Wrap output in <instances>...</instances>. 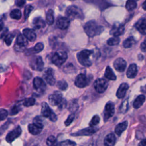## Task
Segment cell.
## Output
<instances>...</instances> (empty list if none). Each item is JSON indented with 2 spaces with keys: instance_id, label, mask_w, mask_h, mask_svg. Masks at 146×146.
Listing matches in <instances>:
<instances>
[{
  "instance_id": "cell-1",
  "label": "cell",
  "mask_w": 146,
  "mask_h": 146,
  "mask_svg": "<svg viewBox=\"0 0 146 146\" xmlns=\"http://www.w3.org/2000/svg\"><path fill=\"white\" fill-rule=\"evenodd\" d=\"M84 30L88 36L93 37L101 34L103 31L104 28L95 21H90L85 23Z\"/></svg>"
},
{
  "instance_id": "cell-27",
  "label": "cell",
  "mask_w": 146,
  "mask_h": 146,
  "mask_svg": "<svg viewBox=\"0 0 146 146\" xmlns=\"http://www.w3.org/2000/svg\"><path fill=\"white\" fill-rule=\"evenodd\" d=\"M104 76L111 80H115L116 79V76L114 72H113L112 68L110 66H107L106 68V71L104 72Z\"/></svg>"
},
{
  "instance_id": "cell-17",
  "label": "cell",
  "mask_w": 146,
  "mask_h": 146,
  "mask_svg": "<svg viewBox=\"0 0 146 146\" xmlns=\"http://www.w3.org/2000/svg\"><path fill=\"white\" fill-rule=\"evenodd\" d=\"M97 129L94 128V127H90V128H86L83 129L76 132L75 133L71 134L72 136H91L95 133L97 131Z\"/></svg>"
},
{
  "instance_id": "cell-2",
  "label": "cell",
  "mask_w": 146,
  "mask_h": 146,
  "mask_svg": "<svg viewBox=\"0 0 146 146\" xmlns=\"http://www.w3.org/2000/svg\"><path fill=\"white\" fill-rule=\"evenodd\" d=\"M93 51L90 50H83L77 54V59L79 62L83 66L89 67L92 64L90 56L92 54Z\"/></svg>"
},
{
  "instance_id": "cell-41",
  "label": "cell",
  "mask_w": 146,
  "mask_h": 146,
  "mask_svg": "<svg viewBox=\"0 0 146 146\" xmlns=\"http://www.w3.org/2000/svg\"><path fill=\"white\" fill-rule=\"evenodd\" d=\"M76 143L70 140H66L61 141L59 143V146H75Z\"/></svg>"
},
{
  "instance_id": "cell-49",
  "label": "cell",
  "mask_w": 146,
  "mask_h": 146,
  "mask_svg": "<svg viewBox=\"0 0 146 146\" xmlns=\"http://www.w3.org/2000/svg\"><path fill=\"white\" fill-rule=\"evenodd\" d=\"M7 33V29H2L1 31H0V38H2L3 37H4L6 35Z\"/></svg>"
},
{
  "instance_id": "cell-18",
  "label": "cell",
  "mask_w": 146,
  "mask_h": 146,
  "mask_svg": "<svg viewBox=\"0 0 146 146\" xmlns=\"http://www.w3.org/2000/svg\"><path fill=\"white\" fill-rule=\"evenodd\" d=\"M56 25L59 29L61 30H66L70 25V19L66 17H61L58 18Z\"/></svg>"
},
{
  "instance_id": "cell-32",
  "label": "cell",
  "mask_w": 146,
  "mask_h": 146,
  "mask_svg": "<svg viewBox=\"0 0 146 146\" xmlns=\"http://www.w3.org/2000/svg\"><path fill=\"white\" fill-rule=\"evenodd\" d=\"M21 12L19 9H14L13 10L10 14V16L11 18L18 20L21 18Z\"/></svg>"
},
{
  "instance_id": "cell-38",
  "label": "cell",
  "mask_w": 146,
  "mask_h": 146,
  "mask_svg": "<svg viewBox=\"0 0 146 146\" xmlns=\"http://www.w3.org/2000/svg\"><path fill=\"white\" fill-rule=\"evenodd\" d=\"M35 100L33 98H28L24 100L23 104L25 107H30L33 106L35 104Z\"/></svg>"
},
{
  "instance_id": "cell-13",
  "label": "cell",
  "mask_w": 146,
  "mask_h": 146,
  "mask_svg": "<svg viewBox=\"0 0 146 146\" xmlns=\"http://www.w3.org/2000/svg\"><path fill=\"white\" fill-rule=\"evenodd\" d=\"M22 133V129L19 126L14 129L13 131L10 132L6 137V140L8 143H11L15 139L18 138Z\"/></svg>"
},
{
  "instance_id": "cell-53",
  "label": "cell",
  "mask_w": 146,
  "mask_h": 146,
  "mask_svg": "<svg viewBox=\"0 0 146 146\" xmlns=\"http://www.w3.org/2000/svg\"><path fill=\"white\" fill-rule=\"evenodd\" d=\"M3 22L2 21L0 20V31L3 29Z\"/></svg>"
},
{
  "instance_id": "cell-40",
  "label": "cell",
  "mask_w": 146,
  "mask_h": 146,
  "mask_svg": "<svg viewBox=\"0 0 146 146\" xmlns=\"http://www.w3.org/2000/svg\"><path fill=\"white\" fill-rule=\"evenodd\" d=\"M69 110L72 112H75L78 108V104L76 102V101L75 100H72L69 105Z\"/></svg>"
},
{
  "instance_id": "cell-31",
  "label": "cell",
  "mask_w": 146,
  "mask_h": 146,
  "mask_svg": "<svg viewBox=\"0 0 146 146\" xmlns=\"http://www.w3.org/2000/svg\"><path fill=\"white\" fill-rule=\"evenodd\" d=\"M137 6V3L135 0H127L125 5L126 9L128 11L133 10Z\"/></svg>"
},
{
  "instance_id": "cell-39",
  "label": "cell",
  "mask_w": 146,
  "mask_h": 146,
  "mask_svg": "<svg viewBox=\"0 0 146 146\" xmlns=\"http://www.w3.org/2000/svg\"><path fill=\"white\" fill-rule=\"evenodd\" d=\"M99 121H100V117H99V116L97 115H94L92 117V118L91 119V120L89 123V125L90 127H93L96 125L97 124H98Z\"/></svg>"
},
{
  "instance_id": "cell-8",
  "label": "cell",
  "mask_w": 146,
  "mask_h": 146,
  "mask_svg": "<svg viewBox=\"0 0 146 146\" xmlns=\"http://www.w3.org/2000/svg\"><path fill=\"white\" fill-rule=\"evenodd\" d=\"M94 87L96 91L99 93H103L106 90L108 87V82L103 78H99L95 81Z\"/></svg>"
},
{
  "instance_id": "cell-26",
  "label": "cell",
  "mask_w": 146,
  "mask_h": 146,
  "mask_svg": "<svg viewBox=\"0 0 146 146\" xmlns=\"http://www.w3.org/2000/svg\"><path fill=\"white\" fill-rule=\"evenodd\" d=\"M145 100V97L144 95H139L134 100L133 103V106L135 109L139 108L144 103Z\"/></svg>"
},
{
  "instance_id": "cell-15",
  "label": "cell",
  "mask_w": 146,
  "mask_h": 146,
  "mask_svg": "<svg viewBox=\"0 0 146 146\" xmlns=\"http://www.w3.org/2000/svg\"><path fill=\"white\" fill-rule=\"evenodd\" d=\"M54 71L52 68H48L46 69L45 71L44 74H43V78L46 82L50 85L53 86L55 84V78L54 75Z\"/></svg>"
},
{
  "instance_id": "cell-50",
  "label": "cell",
  "mask_w": 146,
  "mask_h": 146,
  "mask_svg": "<svg viewBox=\"0 0 146 146\" xmlns=\"http://www.w3.org/2000/svg\"><path fill=\"white\" fill-rule=\"evenodd\" d=\"M25 3V0H17L16 4L18 6H22Z\"/></svg>"
},
{
  "instance_id": "cell-29",
  "label": "cell",
  "mask_w": 146,
  "mask_h": 146,
  "mask_svg": "<svg viewBox=\"0 0 146 146\" xmlns=\"http://www.w3.org/2000/svg\"><path fill=\"white\" fill-rule=\"evenodd\" d=\"M54 22V11L52 9H49L46 13V22L48 25H51Z\"/></svg>"
},
{
  "instance_id": "cell-36",
  "label": "cell",
  "mask_w": 146,
  "mask_h": 146,
  "mask_svg": "<svg viewBox=\"0 0 146 146\" xmlns=\"http://www.w3.org/2000/svg\"><path fill=\"white\" fill-rule=\"evenodd\" d=\"M56 86L58 87V88L59 89H60V90H62V91H65L68 88V84H67V82L64 80L58 81L57 82Z\"/></svg>"
},
{
  "instance_id": "cell-55",
  "label": "cell",
  "mask_w": 146,
  "mask_h": 146,
  "mask_svg": "<svg viewBox=\"0 0 146 146\" xmlns=\"http://www.w3.org/2000/svg\"><path fill=\"white\" fill-rule=\"evenodd\" d=\"M89 146H93V145H92V144H90Z\"/></svg>"
},
{
  "instance_id": "cell-20",
  "label": "cell",
  "mask_w": 146,
  "mask_h": 146,
  "mask_svg": "<svg viewBox=\"0 0 146 146\" xmlns=\"http://www.w3.org/2000/svg\"><path fill=\"white\" fill-rule=\"evenodd\" d=\"M23 35L27 40L31 42L34 41L36 38L35 31L31 29H25L23 30Z\"/></svg>"
},
{
  "instance_id": "cell-48",
  "label": "cell",
  "mask_w": 146,
  "mask_h": 146,
  "mask_svg": "<svg viewBox=\"0 0 146 146\" xmlns=\"http://www.w3.org/2000/svg\"><path fill=\"white\" fill-rule=\"evenodd\" d=\"M66 104H67V102H66V100L65 99H62V101L60 102V103L59 104V105L58 106V108H60V109H62L63 108H64L66 106Z\"/></svg>"
},
{
  "instance_id": "cell-42",
  "label": "cell",
  "mask_w": 146,
  "mask_h": 146,
  "mask_svg": "<svg viewBox=\"0 0 146 146\" xmlns=\"http://www.w3.org/2000/svg\"><path fill=\"white\" fill-rule=\"evenodd\" d=\"M14 38V35L13 34H9L5 36V42L7 46H10Z\"/></svg>"
},
{
  "instance_id": "cell-30",
  "label": "cell",
  "mask_w": 146,
  "mask_h": 146,
  "mask_svg": "<svg viewBox=\"0 0 146 146\" xmlns=\"http://www.w3.org/2000/svg\"><path fill=\"white\" fill-rule=\"evenodd\" d=\"M135 41L133 36H129L128 38H127L123 42V46L127 48L131 47L133 44L135 43Z\"/></svg>"
},
{
  "instance_id": "cell-56",
  "label": "cell",
  "mask_w": 146,
  "mask_h": 146,
  "mask_svg": "<svg viewBox=\"0 0 146 146\" xmlns=\"http://www.w3.org/2000/svg\"><path fill=\"white\" fill-rule=\"evenodd\" d=\"M139 146H140V145H139Z\"/></svg>"
},
{
  "instance_id": "cell-35",
  "label": "cell",
  "mask_w": 146,
  "mask_h": 146,
  "mask_svg": "<svg viewBox=\"0 0 146 146\" xmlns=\"http://www.w3.org/2000/svg\"><path fill=\"white\" fill-rule=\"evenodd\" d=\"M128 108V100H124L119 107V112L121 113H125Z\"/></svg>"
},
{
  "instance_id": "cell-7",
  "label": "cell",
  "mask_w": 146,
  "mask_h": 146,
  "mask_svg": "<svg viewBox=\"0 0 146 146\" xmlns=\"http://www.w3.org/2000/svg\"><path fill=\"white\" fill-rule=\"evenodd\" d=\"M115 112V106L112 102H108L106 103L104 111V121H107L110 117H111Z\"/></svg>"
},
{
  "instance_id": "cell-43",
  "label": "cell",
  "mask_w": 146,
  "mask_h": 146,
  "mask_svg": "<svg viewBox=\"0 0 146 146\" xmlns=\"http://www.w3.org/2000/svg\"><path fill=\"white\" fill-rule=\"evenodd\" d=\"M43 48H44V45H43V44L42 43L39 42V43H38L34 46V48H33V50H34V51L35 52L38 53V52H40L41 51H42L43 49Z\"/></svg>"
},
{
  "instance_id": "cell-19",
  "label": "cell",
  "mask_w": 146,
  "mask_h": 146,
  "mask_svg": "<svg viewBox=\"0 0 146 146\" xmlns=\"http://www.w3.org/2000/svg\"><path fill=\"white\" fill-rule=\"evenodd\" d=\"M128 88H129V86L127 83H121L117 90L116 96L119 99H121L124 98Z\"/></svg>"
},
{
  "instance_id": "cell-37",
  "label": "cell",
  "mask_w": 146,
  "mask_h": 146,
  "mask_svg": "<svg viewBox=\"0 0 146 146\" xmlns=\"http://www.w3.org/2000/svg\"><path fill=\"white\" fill-rule=\"evenodd\" d=\"M120 42V39L117 36H113L107 40V44L110 46H115L117 45Z\"/></svg>"
},
{
  "instance_id": "cell-24",
  "label": "cell",
  "mask_w": 146,
  "mask_h": 146,
  "mask_svg": "<svg viewBox=\"0 0 146 146\" xmlns=\"http://www.w3.org/2000/svg\"><path fill=\"white\" fill-rule=\"evenodd\" d=\"M116 142V137L113 133L108 134L104 138V146H114Z\"/></svg>"
},
{
  "instance_id": "cell-6",
  "label": "cell",
  "mask_w": 146,
  "mask_h": 146,
  "mask_svg": "<svg viewBox=\"0 0 146 146\" xmlns=\"http://www.w3.org/2000/svg\"><path fill=\"white\" fill-rule=\"evenodd\" d=\"M29 64L32 69L40 71L43 69L44 63L42 58L39 56H35L31 58Z\"/></svg>"
},
{
  "instance_id": "cell-44",
  "label": "cell",
  "mask_w": 146,
  "mask_h": 146,
  "mask_svg": "<svg viewBox=\"0 0 146 146\" xmlns=\"http://www.w3.org/2000/svg\"><path fill=\"white\" fill-rule=\"evenodd\" d=\"M75 118V114L74 113H71L70 114L67 119H66V120L64 121V124L66 126H68L71 124V123L74 121Z\"/></svg>"
},
{
  "instance_id": "cell-28",
  "label": "cell",
  "mask_w": 146,
  "mask_h": 146,
  "mask_svg": "<svg viewBox=\"0 0 146 146\" xmlns=\"http://www.w3.org/2000/svg\"><path fill=\"white\" fill-rule=\"evenodd\" d=\"M28 129L29 132L33 135H36L39 134L42 130V128L38 127L34 124H29L28 126Z\"/></svg>"
},
{
  "instance_id": "cell-3",
  "label": "cell",
  "mask_w": 146,
  "mask_h": 146,
  "mask_svg": "<svg viewBox=\"0 0 146 146\" xmlns=\"http://www.w3.org/2000/svg\"><path fill=\"white\" fill-rule=\"evenodd\" d=\"M66 15L70 20L83 18V14L82 10L76 6L72 5L67 7L66 11Z\"/></svg>"
},
{
  "instance_id": "cell-47",
  "label": "cell",
  "mask_w": 146,
  "mask_h": 146,
  "mask_svg": "<svg viewBox=\"0 0 146 146\" xmlns=\"http://www.w3.org/2000/svg\"><path fill=\"white\" fill-rule=\"evenodd\" d=\"M21 108L19 107V106H14L12 109L11 110V111H10V115H15L17 114V113L19 112V111H20Z\"/></svg>"
},
{
  "instance_id": "cell-4",
  "label": "cell",
  "mask_w": 146,
  "mask_h": 146,
  "mask_svg": "<svg viewBox=\"0 0 146 146\" xmlns=\"http://www.w3.org/2000/svg\"><path fill=\"white\" fill-rule=\"evenodd\" d=\"M41 113L43 117L48 118L51 121L54 122L57 120V116L56 114L51 110L48 104L46 102H43L42 103Z\"/></svg>"
},
{
  "instance_id": "cell-9",
  "label": "cell",
  "mask_w": 146,
  "mask_h": 146,
  "mask_svg": "<svg viewBox=\"0 0 146 146\" xmlns=\"http://www.w3.org/2000/svg\"><path fill=\"white\" fill-rule=\"evenodd\" d=\"M62 94L59 91H55L48 96V102L51 106H58L62 101Z\"/></svg>"
},
{
  "instance_id": "cell-52",
  "label": "cell",
  "mask_w": 146,
  "mask_h": 146,
  "mask_svg": "<svg viewBox=\"0 0 146 146\" xmlns=\"http://www.w3.org/2000/svg\"><path fill=\"white\" fill-rule=\"evenodd\" d=\"M146 141H145V139H143V140H141V143H140V146H146Z\"/></svg>"
},
{
  "instance_id": "cell-12",
  "label": "cell",
  "mask_w": 146,
  "mask_h": 146,
  "mask_svg": "<svg viewBox=\"0 0 146 146\" xmlns=\"http://www.w3.org/2000/svg\"><path fill=\"white\" fill-rule=\"evenodd\" d=\"M34 88L39 92L44 91L46 85L44 80L39 77H35L33 80Z\"/></svg>"
},
{
  "instance_id": "cell-21",
  "label": "cell",
  "mask_w": 146,
  "mask_h": 146,
  "mask_svg": "<svg viewBox=\"0 0 146 146\" xmlns=\"http://www.w3.org/2000/svg\"><path fill=\"white\" fill-rule=\"evenodd\" d=\"M33 25L34 29L38 30L40 29L44 28L46 26V23L44 21L41 17H36L33 21Z\"/></svg>"
},
{
  "instance_id": "cell-10",
  "label": "cell",
  "mask_w": 146,
  "mask_h": 146,
  "mask_svg": "<svg viewBox=\"0 0 146 146\" xmlns=\"http://www.w3.org/2000/svg\"><path fill=\"white\" fill-rule=\"evenodd\" d=\"M89 82L87 76L84 74H79L75 80V84L76 86L79 88H83L88 85Z\"/></svg>"
},
{
  "instance_id": "cell-5",
  "label": "cell",
  "mask_w": 146,
  "mask_h": 146,
  "mask_svg": "<svg viewBox=\"0 0 146 146\" xmlns=\"http://www.w3.org/2000/svg\"><path fill=\"white\" fill-rule=\"evenodd\" d=\"M67 54L64 51L56 52L52 56V62L58 67L61 66L67 60Z\"/></svg>"
},
{
  "instance_id": "cell-23",
  "label": "cell",
  "mask_w": 146,
  "mask_h": 146,
  "mask_svg": "<svg viewBox=\"0 0 146 146\" xmlns=\"http://www.w3.org/2000/svg\"><path fill=\"white\" fill-rule=\"evenodd\" d=\"M137 73V66L135 63H132L129 65L127 71V76L128 78L132 79L135 78Z\"/></svg>"
},
{
  "instance_id": "cell-46",
  "label": "cell",
  "mask_w": 146,
  "mask_h": 146,
  "mask_svg": "<svg viewBox=\"0 0 146 146\" xmlns=\"http://www.w3.org/2000/svg\"><path fill=\"white\" fill-rule=\"evenodd\" d=\"M8 115V112L4 109H0V121L5 120Z\"/></svg>"
},
{
  "instance_id": "cell-11",
  "label": "cell",
  "mask_w": 146,
  "mask_h": 146,
  "mask_svg": "<svg viewBox=\"0 0 146 146\" xmlns=\"http://www.w3.org/2000/svg\"><path fill=\"white\" fill-rule=\"evenodd\" d=\"M27 39L25 37V36L23 34H19L17 38L15 49L17 51H22L27 46Z\"/></svg>"
},
{
  "instance_id": "cell-25",
  "label": "cell",
  "mask_w": 146,
  "mask_h": 146,
  "mask_svg": "<svg viewBox=\"0 0 146 146\" xmlns=\"http://www.w3.org/2000/svg\"><path fill=\"white\" fill-rule=\"evenodd\" d=\"M128 125V123L127 121H124L123 122H121L119 124H118L115 129V133L120 136L127 128Z\"/></svg>"
},
{
  "instance_id": "cell-14",
  "label": "cell",
  "mask_w": 146,
  "mask_h": 146,
  "mask_svg": "<svg viewBox=\"0 0 146 146\" xmlns=\"http://www.w3.org/2000/svg\"><path fill=\"white\" fill-rule=\"evenodd\" d=\"M124 26L123 24L117 22L113 24L110 31V34L114 36H118L124 33Z\"/></svg>"
},
{
  "instance_id": "cell-45",
  "label": "cell",
  "mask_w": 146,
  "mask_h": 146,
  "mask_svg": "<svg viewBox=\"0 0 146 146\" xmlns=\"http://www.w3.org/2000/svg\"><path fill=\"white\" fill-rule=\"evenodd\" d=\"M33 9V7L31 5H29L26 6V7L25 9V11H24V15H25V19H26L29 17L30 12L31 11V10Z\"/></svg>"
},
{
  "instance_id": "cell-54",
  "label": "cell",
  "mask_w": 146,
  "mask_h": 146,
  "mask_svg": "<svg viewBox=\"0 0 146 146\" xmlns=\"http://www.w3.org/2000/svg\"><path fill=\"white\" fill-rule=\"evenodd\" d=\"M143 9H144V10H145V1L143 3Z\"/></svg>"
},
{
  "instance_id": "cell-51",
  "label": "cell",
  "mask_w": 146,
  "mask_h": 146,
  "mask_svg": "<svg viewBox=\"0 0 146 146\" xmlns=\"http://www.w3.org/2000/svg\"><path fill=\"white\" fill-rule=\"evenodd\" d=\"M145 40H144L140 45V48L141 51H143V52H145Z\"/></svg>"
},
{
  "instance_id": "cell-34",
  "label": "cell",
  "mask_w": 146,
  "mask_h": 146,
  "mask_svg": "<svg viewBox=\"0 0 146 146\" xmlns=\"http://www.w3.org/2000/svg\"><path fill=\"white\" fill-rule=\"evenodd\" d=\"M43 119L40 116H37L34 117L33 119V123L34 124L36 125L38 127L43 129Z\"/></svg>"
},
{
  "instance_id": "cell-16",
  "label": "cell",
  "mask_w": 146,
  "mask_h": 146,
  "mask_svg": "<svg viewBox=\"0 0 146 146\" xmlns=\"http://www.w3.org/2000/svg\"><path fill=\"white\" fill-rule=\"evenodd\" d=\"M113 66L116 71L119 72H123L126 68L127 63L124 59L119 58L115 60L113 63Z\"/></svg>"
},
{
  "instance_id": "cell-33",
  "label": "cell",
  "mask_w": 146,
  "mask_h": 146,
  "mask_svg": "<svg viewBox=\"0 0 146 146\" xmlns=\"http://www.w3.org/2000/svg\"><path fill=\"white\" fill-rule=\"evenodd\" d=\"M46 144L47 146H58V141L54 136H50L47 139Z\"/></svg>"
},
{
  "instance_id": "cell-22",
  "label": "cell",
  "mask_w": 146,
  "mask_h": 146,
  "mask_svg": "<svg viewBox=\"0 0 146 146\" xmlns=\"http://www.w3.org/2000/svg\"><path fill=\"white\" fill-rule=\"evenodd\" d=\"M135 27L142 34L145 35L146 32V21L145 18L140 19L136 24Z\"/></svg>"
}]
</instances>
